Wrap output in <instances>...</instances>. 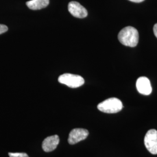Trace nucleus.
I'll use <instances>...</instances> for the list:
<instances>
[{
  "label": "nucleus",
  "instance_id": "obj_10",
  "mask_svg": "<svg viewBox=\"0 0 157 157\" xmlns=\"http://www.w3.org/2000/svg\"><path fill=\"white\" fill-rule=\"evenodd\" d=\"M10 157H29L26 153L25 152H9Z\"/></svg>",
  "mask_w": 157,
  "mask_h": 157
},
{
  "label": "nucleus",
  "instance_id": "obj_6",
  "mask_svg": "<svg viewBox=\"0 0 157 157\" xmlns=\"http://www.w3.org/2000/svg\"><path fill=\"white\" fill-rule=\"evenodd\" d=\"M68 10L72 15L78 18H84L88 15L87 10L76 1H71L69 3Z\"/></svg>",
  "mask_w": 157,
  "mask_h": 157
},
{
  "label": "nucleus",
  "instance_id": "obj_4",
  "mask_svg": "<svg viewBox=\"0 0 157 157\" xmlns=\"http://www.w3.org/2000/svg\"><path fill=\"white\" fill-rule=\"evenodd\" d=\"M144 145L147 150L152 154H157V130L150 129L144 137Z\"/></svg>",
  "mask_w": 157,
  "mask_h": 157
},
{
  "label": "nucleus",
  "instance_id": "obj_9",
  "mask_svg": "<svg viewBox=\"0 0 157 157\" xmlns=\"http://www.w3.org/2000/svg\"><path fill=\"white\" fill-rule=\"evenodd\" d=\"M50 0H30L26 2V6L32 10H39L48 6Z\"/></svg>",
  "mask_w": 157,
  "mask_h": 157
},
{
  "label": "nucleus",
  "instance_id": "obj_7",
  "mask_svg": "<svg viewBox=\"0 0 157 157\" xmlns=\"http://www.w3.org/2000/svg\"><path fill=\"white\" fill-rule=\"evenodd\" d=\"M136 88L137 91L143 95H150L152 92V87L148 78L142 76L137 80Z\"/></svg>",
  "mask_w": 157,
  "mask_h": 157
},
{
  "label": "nucleus",
  "instance_id": "obj_2",
  "mask_svg": "<svg viewBox=\"0 0 157 157\" xmlns=\"http://www.w3.org/2000/svg\"><path fill=\"white\" fill-rule=\"evenodd\" d=\"M97 108L100 111L107 113H115L121 111L123 108L122 101L117 98H110L100 103Z\"/></svg>",
  "mask_w": 157,
  "mask_h": 157
},
{
  "label": "nucleus",
  "instance_id": "obj_13",
  "mask_svg": "<svg viewBox=\"0 0 157 157\" xmlns=\"http://www.w3.org/2000/svg\"><path fill=\"white\" fill-rule=\"evenodd\" d=\"M132 2H137V3H139V2H141L143 1H144V0H129Z\"/></svg>",
  "mask_w": 157,
  "mask_h": 157
},
{
  "label": "nucleus",
  "instance_id": "obj_12",
  "mask_svg": "<svg viewBox=\"0 0 157 157\" xmlns=\"http://www.w3.org/2000/svg\"><path fill=\"white\" fill-rule=\"evenodd\" d=\"M153 31H154V33L155 34V37L157 38V23H156V24L154 26Z\"/></svg>",
  "mask_w": 157,
  "mask_h": 157
},
{
  "label": "nucleus",
  "instance_id": "obj_11",
  "mask_svg": "<svg viewBox=\"0 0 157 157\" xmlns=\"http://www.w3.org/2000/svg\"><path fill=\"white\" fill-rule=\"evenodd\" d=\"M8 28L6 26L4 25L0 24V34L6 33L8 31Z\"/></svg>",
  "mask_w": 157,
  "mask_h": 157
},
{
  "label": "nucleus",
  "instance_id": "obj_5",
  "mask_svg": "<svg viewBox=\"0 0 157 157\" xmlns=\"http://www.w3.org/2000/svg\"><path fill=\"white\" fill-rule=\"evenodd\" d=\"M89 131L86 129L76 128L71 130L69 135L68 143L71 144H75L81 141L85 140L89 136Z\"/></svg>",
  "mask_w": 157,
  "mask_h": 157
},
{
  "label": "nucleus",
  "instance_id": "obj_1",
  "mask_svg": "<svg viewBox=\"0 0 157 157\" xmlns=\"http://www.w3.org/2000/svg\"><path fill=\"white\" fill-rule=\"evenodd\" d=\"M139 34L137 30L132 26H127L122 29L118 34V40L125 46L135 47L137 45Z\"/></svg>",
  "mask_w": 157,
  "mask_h": 157
},
{
  "label": "nucleus",
  "instance_id": "obj_8",
  "mask_svg": "<svg viewBox=\"0 0 157 157\" xmlns=\"http://www.w3.org/2000/svg\"><path fill=\"white\" fill-rule=\"evenodd\" d=\"M59 143V137L58 135H54L45 138L42 143L43 150L45 152H49L56 149Z\"/></svg>",
  "mask_w": 157,
  "mask_h": 157
},
{
  "label": "nucleus",
  "instance_id": "obj_3",
  "mask_svg": "<svg viewBox=\"0 0 157 157\" xmlns=\"http://www.w3.org/2000/svg\"><path fill=\"white\" fill-rule=\"evenodd\" d=\"M58 82L71 88L79 87L84 83V78L82 76L71 73H65L61 75L58 78Z\"/></svg>",
  "mask_w": 157,
  "mask_h": 157
}]
</instances>
